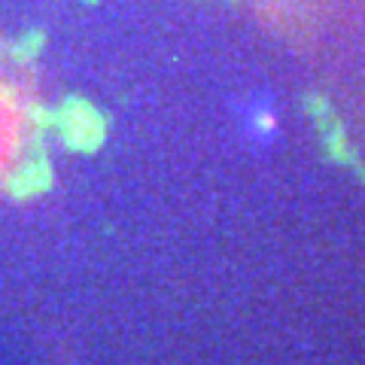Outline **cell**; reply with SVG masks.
<instances>
[{"label": "cell", "instance_id": "cell-1", "mask_svg": "<svg viewBox=\"0 0 365 365\" xmlns=\"http://www.w3.org/2000/svg\"><path fill=\"white\" fill-rule=\"evenodd\" d=\"M37 140L34 107L13 76L0 71V186L28 174V155Z\"/></svg>", "mask_w": 365, "mask_h": 365}]
</instances>
